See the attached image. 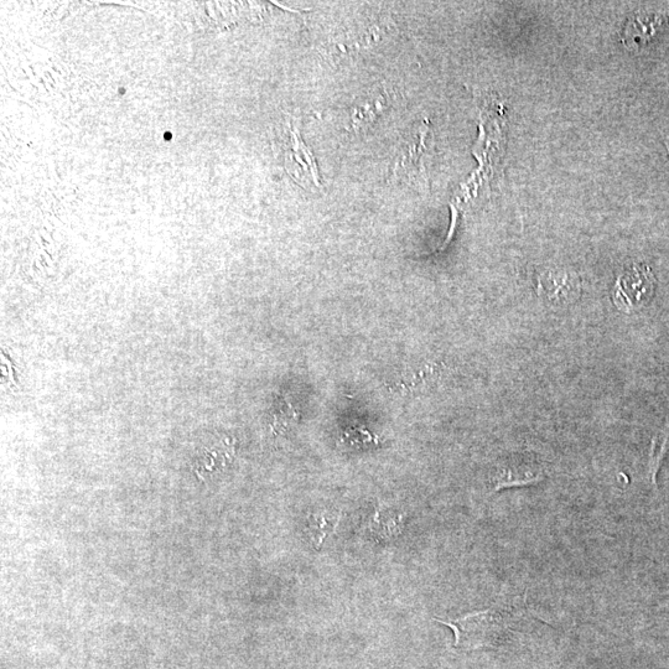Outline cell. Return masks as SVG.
<instances>
[{
    "label": "cell",
    "instance_id": "1",
    "mask_svg": "<svg viewBox=\"0 0 669 669\" xmlns=\"http://www.w3.org/2000/svg\"><path fill=\"white\" fill-rule=\"evenodd\" d=\"M522 605L518 600L499 601L492 608L461 617L458 620L440 621L451 627L455 646L464 648L494 647L505 639L515 622L521 619Z\"/></svg>",
    "mask_w": 669,
    "mask_h": 669
},
{
    "label": "cell",
    "instance_id": "2",
    "mask_svg": "<svg viewBox=\"0 0 669 669\" xmlns=\"http://www.w3.org/2000/svg\"><path fill=\"white\" fill-rule=\"evenodd\" d=\"M656 279L650 267L635 264L622 273L614 289V302L621 310L636 311L651 302Z\"/></svg>",
    "mask_w": 669,
    "mask_h": 669
},
{
    "label": "cell",
    "instance_id": "3",
    "mask_svg": "<svg viewBox=\"0 0 669 669\" xmlns=\"http://www.w3.org/2000/svg\"><path fill=\"white\" fill-rule=\"evenodd\" d=\"M580 279L569 269H549L538 279L539 297L554 308H564L579 298Z\"/></svg>",
    "mask_w": 669,
    "mask_h": 669
},
{
    "label": "cell",
    "instance_id": "4",
    "mask_svg": "<svg viewBox=\"0 0 669 669\" xmlns=\"http://www.w3.org/2000/svg\"><path fill=\"white\" fill-rule=\"evenodd\" d=\"M285 168L302 185L320 186L318 165L307 144L303 142L297 128L289 131L288 150L285 154Z\"/></svg>",
    "mask_w": 669,
    "mask_h": 669
},
{
    "label": "cell",
    "instance_id": "5",
    "mask_svg": "<svg viewBox=\"0 0 669 669\" xmlns=\"http://www.w3.org/2000/svg\"><path fill=\"white\" fill-rule=\"evenodd\" d=\"M543 479L544 469L537 460L515 456L497 466L492 475V485L494 491H500L507 487L537 484Z\"/></svg>",
    "mask_w": 669,
    "mask_h": 669
},
{
    "label": "cell",
    "instance_id": "6",
    "mask_svg": "<svg viewBox=\"0 0 669 669\" xmlns=\"http://www.w3.org/2000/svg\"><path fill=\"white\" fill-rule=\"evenodd\" d=\"M666 22L667 17L663 13H636L626 24L624 43L627 48H641L656 38L660 30L665 27Z\"/></svg>",
    "mask_w": 669,
    "mask_h": 669
},
{
    "label": "cell",
    "instance_id": "7",
    "mask_svg": "<svg viewBox=\"0 0 669 669\" xmlns=\"http://www.w3.org/2000/svg\"><path fill=\"white\" fill-rule=\"evenodd\" d=\"M432 138L427 123L418 128L416 140L408 145L406 154L399 162L397 170L401 169L409 178L423 179L425 176V160L429 154L428 139Z\"/></svg>",
    "mask_w": 669,
    "mask_h": 669
},
{
    "label": "cell",
    "instance_id": "8",
    "mask_svg": "<svg viewBox=\"0 0 669 669\" xmlns=\"http://www.w3.org/2000/svg\"><path fill=\"white\" fill-rule=\"evenodd\" d=\"M340 515L335 512H315L309 517L307 532L311 542L320 548L329 534L335 532Z\"/></svg>",
    "mask_w": 669,
    "mask_h": 669
},
{
    "label": "cell",
    "instance_id": "9",
    "mask_svg": "<svg viewBox=\"0 0 669 669\" xmlns=\"http://www.w3.org/2000/svg\"><path fill=\"white\" fill-rule=\"evenodd\" d=\"M669 443V428L662 429L660 433L655 435L652 439L651 454H650V473L653 484H656V476L658 469H660L663 456L666 454Z\"/></svg>",
    "mask_w": 669,
    "mask_h": 669
},
{
    "label": "cell",
    "instance_id": "10",
    "mask_svg": "<svg viewBox=\"0 0 669 669\" xmlns=\"http://www.w3.org/2000/svg\"><path fill=\"white\" fill-rule=\"evenodd\" d=\"M382 105V101L377 100L375 103H367L365 106L357 107L354 116H352V123H354L355 128L368 126L375 119L376 113L382 111Z\"/></svg>",
    "mask_w": 669,
    "mask_h": 669
},
{
    "label": "cell",
    "instance_id": "11",
    "mask_svg": "<svg viewBox=\"0 0 669 669\" xmlns=\"http://www.w3.org/2000/svg\"><path fill=\"white\" fill-rule=\"evenodd\" d=\"M666 147H667L668 153H669V132H667V134H666Z\"/></svg>",
    "mask_w": 669,
    "mask_h": 669
}]
</instances>
